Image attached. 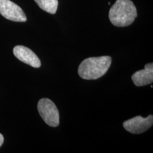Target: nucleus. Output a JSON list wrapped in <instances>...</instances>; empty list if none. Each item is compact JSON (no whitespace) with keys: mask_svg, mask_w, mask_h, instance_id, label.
<instances>
[{"mask_svg":"<svg viewBox=\"0 0 153 153\" xmlns=\"http://www.w3.org/2000/svg\"><path fill=\"white\" fill-rule=\"evenodd\" d=\"M14 56L22 62L30 65L33 68H38L41 65V62L37 55L31 50L23 45H16L13 50Z\"/></svg>","mask_w":153,"mask_h":153,"instance_id":"obj_6","label":"nucleus"},{"mask_svg":"<svg viewBox=\"0 0 153 153\" xmlns=\"http://www.w3.org/2000/svg\"><path fill=\"white\" fill-rule=\"evenodd\" d=\"M0 14L12 22H25L27 20L22 9L10 0H0Z\"/></svg>","mask_w":153,"mask_h":153,"instance_id":"obj_4","label":"nucleus"},{"mask_svg":"<svg viewBox=\"0 0 153 153\" xmlns=\"http://www.w3.org/2000/svg\"><path fill=\"white\" fill-rule=\"evenodd\" d=\"M38 110L42 119L51 127H57L60 123V115L55 104L51 99L44 98L38 103Z\"/></svg>","mask_w":153,"mask_h":153,"instance_id":"obj_3","label":"nucleus"},{"mask_svg":"<svg viewBox=\"0 0 153 153\" xmlns=\"http://www.w3.org/2000/svg\"><path fill=\"white\" fill-rule=\"evenodd\" d=\"M4 143V136L0 133V147Z\"/></svg>","mask_w":153,"mask_h":153,"instance_id":"obj_9","label":"nucleus"},{"mask_svg":"<svg viewBox=\"0 0 153 153\" xmlns=\"http://www.w3.org/2000/svg\"><path fill=\"white\" fill-rule=\"evenodd\" d=\"M132 80L137 87L148 85L153 81V64L145 65L143 70H138L132 75Z\"/></svg>","mask_w":153,"mask_h":153,"instance_id":"obj_7","label":"nucleus"},{"mask_svg":"<svg viewBox=\"0 0 153 153\" xmlns=\"http://www.w3.org/2000/svg\"><path fill=\"white\" fill-rule=\"evenodd\" d=\"M41 9L51 14L56 13L58 0H34Z\"/></svg>","mask_w":153,"mask_h":153,"instance_id":"obj_8","label":"nucleus"},{"mask_svg":"<svg viewBox=\"0 0 153 153\" xmlns=\"http://www.w3.org/2000/svg\"><path fill=\"white\" fill-rule=\"evenodd\" d=\"M153 124V116L150 115L147 118L137 116L131 119L126 120L123 126L126 131L133 134H140L148 131Z\"/></svg>","mask_w":153,"mask_h":153,"instance_id":"obj_5","label":"nucleus"},{"mask_svg":"<svg viewBox=\"0 0 153 153\" xmlns=\"http://www.w3.org/2000/svg\"><path fill=\"white\" fill-rule=\"evenodd\" d=\"M137 9L131 0H116L109 11L110 22L117 27H125L133 23Z\"/></svg>","mask_w":153,"mask_h":153,"instance_id":"obj_1","label":"nucleus"},{"mask_svg":"<svg viewBox=\"0 0 153 153\" xmlns=\"http://www.w3.org/2000/svg\"><path fill=\"white\" fill-rule=\"evenodd\" d=\"M111 62L110 56L89 57L79 65L78 74L84 79H97L106 73Z\"/></svg>","mask_w":153,"mask_h":153,"instance_id":"obj_2","label":"nucleus"}]
</instances>
